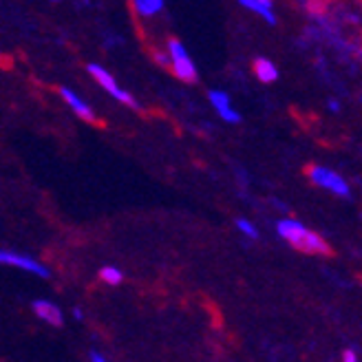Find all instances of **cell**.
Returning a JSON list of instances; mask_svg holds the SVG:
<instances>
[{"mask_svg":"<svg viewBox=\"0 0 362 362\" xmlns=\"http://www.w3.org/2000/svg\"><path fill=\"white\" fill-rule=\"evenodd\" d=\"M276 232H279V237L285 243H289L298 252H305V255H318V257H329L332 255L329 243L325 241L318 232L310 230L298 219H292V216L276 221Z\"/></svg>","mask_w":362,"mask_h":362,"instance_id":"1","label":"cell"},{"mask_svg":"<svg viewBox=\"0 0 362 362\" xmlns=\"http://www.w3.org/2000/svg\"><path fill=\"white\" fill-rule=\"evenodd\" d=\"M86 71H88V76L98 82V86L104 90L106 95H111L115 102L129 106V108H139V102L135 100V95L131 93L129 88H124L106 66H102L98 62H90V64H86Z\"/></svg>","mask_w":362,"mask_h":362,"instance_id":"2","label":"cell"},{"mask_svg":"<svg viewBox=\"0 0 362 362\" xmlns=\"http://www.w3.org/2000/svg\"><path fill=\"white\" fill-rule=\"evenodd\" d=\"M164 47H166L168 58H170V71H173V76L177 80H181V82H186V84L197 82L199 71H197V64H194V60L190 56L188 47L181 42L179 38H168Z\"/></svg>","mask_w":362,"mask_h":362,"instance_id":"3","label":"cell"},{"mask_svg":"<svg viewBox=\"0 0 362 362\" xmlns=\"http://www.w3.org/2000/svg\"><path fill=\"white\" fill-rule=\"evenodd\" d=\"M307 179H310L314 186L327 190V192H332L336 197H345V199L351 197V188L347 184V179L342 177L340 173L327 168V166L312 164L310 168H307Z\"/></svg>","mask_w":362,"mask_h":362,"instance_id":"4","label":"cell"},{"mask_svg":"<svg viewBox=\"0 0 362 362\" xmlns=\"http://www.w3.org/2000/svg\"><path fill=\"white\" fill-rule=\"evenodd\" d=\"M208 102L212 106V111L219 115L221 122H226V124H239L241 122V113L237 111V106L232 104V98H230L228 90L210 88L208 90Z\"/></svg>","mask_w":362,"mask_h":362,"instance_id":"5","label":"cell"},{"mask_svg":"<svg viewBox=\"0 0 362 362\" xmlns=\"http://www.w3.org/2000/svg\"><path fill=\"white\" fill-rule=\"evenodd\" d=\"M0 263L3 265H11V267H18V269H25V272H31L35 276H42V279H49V269L38 263L33 257L29 255H21V252H13V250H3L0 252Z\"/></svg>","mask_w":362,"mask_h":362,"instance_id":"6","label":"cell"},{"mask_svg":"<svg viewBox=\"0 0 362 362\" xmlns=\"http://www.w3.org/2000/svg\"><path fill=\"white\" fill-rule=\"evenodd\" d=\"M60 98L62 102L71 108V113L78 115L80 119L88 122V124H95L98 122V115L93 111V106H90L82 95H78L74 88H69V86H60Z\"/></svg>","mask_w":362,"mask_h":362,"instance_id":"7","label":"cell"},{"mask_svg":"<svg viewBox=\"0 0 362 362\" xmlns=\"http://www.w3.org/2000/svg\"><path fill=\"white\" fill-rule=\"evenodd\" d=\"M31 310L33 314L38 316L42 322L51 325V327H62V322H64V316H62V310L56 305V303H51V300H33L31 303Z\"/></svg>","mask_w":362,"mask_h":362,"instance_id":"8","label":"cell"},{"mask_svg":"<svg viewBox=\"0 0 362 362\" xmlns=\"http://www.w3.org/2000/svg\"><path fill=\"white\" fill-rule=\"evenodd\" d=\"M237 3L243 9H247L250 13L259 16L267 25L276 23V11H274V3H272V0H237Z\"/></svg>","mask_w":362,"mask_h":362,"instance_id":"9","label":"cell"},{"mask_svg":"<svg viewBox=\"0 0 362 362\" xmlns=\"http://www.w3.org/2000/svg\"><path fill=\"white\" fill-rule=\"evenodd\" d=\"M252 74L261 84H274L279 80V66L272 62L269 58H255L252 62Z\"/></svg>","mask_w":362,"mask_h":362,"instance_id":"10","label":"cell"},{"mask_svg":"<svg viewBox=\"0 0 362 362\" xmlns=\"http://www.w3.org/2000/svg\"><path fill=\"white\" fill-rule=\"evenodd\" d=\"M131 7L141 21H153L166 7V0H131Z\"/></svg>","mask_w":362,"mask_h":362,"instance_id":"11","label":"cell"},{"mask_svg":"<svg viewBox=\"0 0 362 362\" xmlns=\"http://www.w3.org/2000/svg\"><path fill=\"white\" fill-rule=\"evenodd\" d=\"M100 279L108 285H119L124 281V274H122V269H117L113 265H106L100 269Z\"/></svg>","mask_w":362,"mask_h":362,"instance_id":"12","label":"cell"},{"mask_svg":"<svg viewBox=\"0 0 362 362\" xmlns=\"http://www.w3.org/2000/svg\"><path fill=\"white\" fill-rule=\"evenodd\" d=\"M234 223H237V230L243 234V237H247V239H257V237H259V230H257V226L252 223L250 219H243V216H239V219L234 221Z\"/></svg>","mask_w":362,"mask_h":362,"instance_id":"13","label":"cell"},{"mask_svg":"<svg viewBox=\"0 0 362 362\" xmlns=\"http://www.w3.org/2000/svg\"><path fill=\"white\" fill-rule=\"evenodd\" d=\"M153 56H155L157 64H161V66L170 69V58H168V51H166V47H164V49H155Z\"/></svg>","mask_w":362,"mask_h":362,"instance_id":"14","label":"cell"},{"mask_svg":"<svg viewBox=\"0 0 362 362\" xmlns=\"http://www.w3.org/2000/svg\"><path fill=\"white\" fill-rule=\"evenodd\" d=\"M342 362H358V356L354 349H345L342 351Z\"/></svg>","mask_w":362,"mask_h":362,"instance_id":"15","label":"cell"},{"mask_svg":"<svg viewBox=\"0 0 362 362\" xmlns=\"http://www.w3.org/2000/svg\"><path fill=\"white\" fill-rule=\"evenodd\" d=\"M327 108H329L332 113H338V111H340V102H338L336 98H329V100H327Z\"/></svg>","mask_w":362,"mask_h":362,"instance_id":"16","label":"cell"},{"mask_svg":"<svg viewBox=\"0 0 362 362\" xmlns=\"http://www.w3.org/2000/svg\"><path fill=\"white\" fill-rule=\"evenodd\" d=\"M88 358H90V362H108V360H106L102 354H98V351H90Z\"/></svg>","mask_w":362,"mask_h":362,"instance_id":"17","label":"cell"},{"mask_svg":"<svg viewBox=\"0 0 362 362\" xmlns=\"http://www.w3.org/2000/svg\"><path fill=\"white\" fill-rule=\"evenodd\" d=\"M74 318H78V320H82V312L78 310V307H76V310H74Z\"/></svg>","mask_w":362,"mask_h":362,"instance_id":"18","label":"cell"},{"mask_svg":"<svg viewBox=\"0 0 362 362\" xmlns=\"http://www.w3.org/2000/svg\"><path fill=\"white\" fill-rule=\"evenodd\" d=\"M49 3H62V0H49Z\"/></svg>","mask_w":362,"mask_h":362,"instance_id":"19","label":"cell"}]
</instances>
